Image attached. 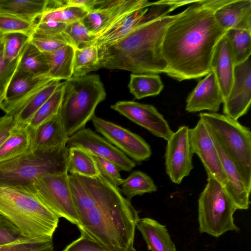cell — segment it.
Wrapping results in <instances>:
<instances>
[{
  "mask_svg": "<svg viewBox=\"0 0 251 251\" xmlns=\"http://www.w3.org/2000/svg\"><path fill=\"white\" fill-rule=\"evenodd\" d=\"M230 0H199L179 13L168 27L162 43L165 73L179 81L198 79L211 72L215 48L227 30L214 12Z\"/></svg>",
  "mask_w": 251,
  "mask_h": 251,
  "instance_id": "6da1fadb",
  "label": "cell"
},
{
  "mask_svg": "<svg viewBox=\"0 0 251 251\" xmlns=\"http://www.w3.org/2000/svg\"><path fill=\"white\" fill-rule=\"evenodd\" d=\"M143 21L119 41L98 48L100 68L133 74L165 73L167 63L162 53L165 32L179 13L170 15L173 5L165 0L153 2Z\"/></svg>",
  "mask_w": 251,
  "mask_h": 251,
  "instance_id": "7a4b0ae2",
  "label": "cell"
},
{
  "mask_svg": "<svg viewBox=\"0 0 251 251\" xmlns=\"http://www.w3.org/2000/svg\"><path fill=\"white\" fill-rule=\"evenodd\" d=\"M139 213L122 194L89 210L80 218V235L111 249L133 246Z\"/></svg>",
  "mask_w": 251,
  "mask_h": 251,
  "instance_id": "3957f363",
  "label": "cell"
},
{
  "mask_svg": "<svg viewBox=\"0 0 251 251\" xmlns=\"http://www.w3.org/2000/svg\"><path fill=\"white\" fill-rule=\"evenodd\" d=\"M0 215L27 238L52 239L58 218L28 187L0 185Z\"/></svg>",
  "mask_w": 251,
  "mask_h": 251,
  "instance_id": "277c9868",
  "label": "cell"
},
{
  "mask_svg": "<svg viewBox=\"0 0 251 251\" xmlns=\"http://www.w3.org/2000/svg\"><path fill=\"white\" fill-rule=\"evenodd\" d=\"M106 93L99 75H87L64 81L58 115L69 137L85 128L95 116L97 105L105 99Z\"/></svg>",
  "mask_w": 251,
  "mask_h": 251,
  "instance_id": "5b68a950",
  "label": "cell"
},
{
  "mask_svg": "<svg viewBox=\"0 0 251 251\" xmlns=\"http://www.w3.org/2000/svg\"><path fill=\"white\" fill-rule=\"evenodd\" d=\"M66 146L47 152L32 151L0 162V185L27 186L40 178L68 172Z\"/></svg>",
  "mask_w": 251,
  "mask_h": 251,
  "instance_id": "8992f818",
  "label": "cell"
},
{
  "mask_svg": "<svg viewBox=\"0 0 251 251\" xmlns=\"http://www.w3.org/2000/svg\"><path fill=\"white\" fill-rule=\"evenodd\" d=\"M209 132L233 161L251 190V132L237 120L217 113L199 114Z\"/></svg>",
  "mask_w": 251,
  "mask_h": 251,
  "instance_id": "52a82bcc",
  "label": "cell"
},
{
  "mask_svg": "<svg viewBox=\"0 0 251 251\" xmlns=\"http://www.w3.org/2000/svg\"><path fill=\"white\" fill-rule=\"evenodd\" d=\"M237 209L224 187L207 176V184L198 200L200 232L218 237L228 231H238L233 218Z\"/></svg>",
  "mask_w": 251,
  "mask_h": 251,
  "instance_id": "ba28073f",
  "label": "cell"
},
{
  "mask_svg": "<svg viewBox=\"0 0 251 251\" xmlns=\"http://www.w3.org/2000/svg\"><path fill=\"white\" fill-rule=\"evenodd\" d=\"M28 187L58 218H63L77 226L80 225L68 173L43 176Z\"/></svg>",
  "mask_w": 251,
  "mask_h": 251,
  "instance_id": "9c48e42d",
  "label": "cell"
},
{
  "mask_svg": "<svg viewBox=\"0 0 251 251\" xmlns=\"http://www.w3.org/2000/svg\"><path fill=\"white\" fill-rule=\"evenodd\" d=\"M69 184L79 219L89 210L122 194L100 174L95 177L69 175Z\"/></svg>",
  "mask_w": 251,
  "mask_h": 251,
  "instance_id": "30bf717a",
  "label": "cell"
},
{
  "mask_svg": "<svg viewBox=\"0 0 251 251\" xmlns=\"http://www.w3.org/2000/svg\"><path fill=\"white\" fill-rule=\"evenodd\" d=\"M91 120L97 131L134 162L141 163L151 157V147L140 136L95 115Z\"/></svg>",
  "mask_w": 251,
  "mask_h": 251,
  "instance_id": "8fae6325",
  "label": "cell"
},
{
  "mask_svg": "<svg viewBox=\"0 0 251 251\" xmlns=\"http://www.w3.org/2000/svg\"><path fill=\"white\" fill-rule=\"evenodd\" d=\"M153 3L147 0H98L95 7L81 22L97 36L123 16L134 10L149 7Z\"/></svg>",
  "mask_w": 251,
  "mask_h": 251,
  "instance_id": "7c38bea8",
  "label": "cell"
},
{
  "mask_svg": "<svg viewBox=\"0 0 251 251\" xmlns=\"http://www.w3.org/2000/svg\"><path fill=\"white\" fill-rule=\"evenodd\" d=\"M193 154L190 129L181 126L167 141L165 154L166 171L173 183L180 184L189 175L193 169Z\"/></svg>",
  "mask_w": 251,
  "mask_h": 251,
  "instance_id": "4fadbf2b",
  "label": "cell"
},
{
  "mask_svg": "<svg viewBox=\"0 0 251 251\" xmlns=\"http://www.w3.org/2000/svg\"><path fill=\"white\" fill-rule=\"evenodd\" d=\"M53 80L48 75L37 76L17 67L0 90V108L13 115L40 87Z\"/></svg>",
  "mask_w": 251,
  "mask_h": 251,
  "instance_id": "5bb4252c",
  "label": "cell"
},
{
  "mask_svg": "<svg viewBox=\"0 0 251 251\" xmlns=\"http://www.w3.org/2000/svg\"><path fill=\"white\" fill-rule=\"evenodd\" d=\"M66 146L79 148L93 156L110 161L121 171L129 172L136 165L135 162L90 128H83L70 136Z\"/></svg>",
  "mask_w": 251,
  "mask_h": 251,
  "instance_id": "9a60e30c",
  "label": "cell"
},
{
  "mask_svg": "<svg viewBox=\"0 0 251 251\" xmlns=\"http://www.w3.org/2000/svg\"><path fill=\"white\" fill-rule=\"evenodd\" d=\"M111 108L165 140L168 141L174 132L163 116L152 105L123 100L117 101Z\"/></svg>",
  "mask_w": 251,
  "mask_h": 251,
  "instance_id": "2e32d148",
  "label": "cell"
},
{
  "mask_svg": "<svg viewBox=\"0 0 251 251\" xmlns=\"http://www.w3.org/2000/svg\"><path fill=\"white\" fill-rule=\"evenodd\" d=\"M250 57L234 66L233 81L228 96L223 102L224 115L235 120L245 115L251 102Z\"/></svg>",
  "mask_w": 251,
  "mask_h": 251,
  "instance_id": "e0dca14e",
  "label": "cell"
},
{
  "mask_svg": "<svg viewBox=\"0 0 251 251\" xmlns=\"http://www.w3.org/2000/svg\"><path fill=\"white\" fill-rule=\"evenodd\" d=\"M190 138L194 153L201 160L207 176L217 180L224 187L226 179L214 141L203 122L200 119L190 129Z\"/></svg>",
  "mask_w": 251,
  "mask_h": 251,
  "instance_id": "ac0fdd59",
  "label": "cell"
},
{
  "mask_svg": "<svg viewBox=\"0 0 251 251\" xmlns=\"http://www.w3.org/2000/svg\"><path fill=\"white\" fill-rule=\"evenodd\" d=\"M223 98L214 73L210 72L199 81L186 99L188 112L208 110L216 113L223 103Z\"/></svg>",
  "mask_w": 251,
  "mask_h": 251,
  "instance_id": "d6986e66",
  "label": "cell"
},
{
  "mask_svg": "<svg viewBox=\"0 0 251 251\" xmlns=\"http://www.w3.org/2000/svg\"><path fill=\"white\" fill-rule=\"evenodd\" d=\"M210 134L218 152L226 177V182L224 188L237 209L247 210L250 203L251 191L233 161L215 138Z\"/></svg>",
  "mask_w": 251,
  "mask_h": 251,
  "instance_id": "ffe728a7",
  "label": "cell"
},
{
  "mask_svg": "<svg viewBox=\"0 0 251 251\" xmlns=\"http://www.w3.org/2000/svg\"><path fill=\"white\" fill-rule=\"evenodd\" d=\"M234 66L232 50L225 34L217 44L210 63L211 71L216 78L224 101L232 87Z\"/></svg>",
  "mask_w": 251,
  "mask_h": 251,
  "instance_id": "44dd1931",
  "label": "cell"
},
{
  "mask_svg": "<svg viewBox=\"0 0 251 251\" xmlns=\"http://www.w3.org/2000/svg\"><path fill=\"white\" fill-rule=\"evenodd\" d=\"M68 138L57 113L33 129V151L47 152L66 146Z\"/></svg>",
  "mask_w": 251,
  "mask_h": 251,
  "instance_id": "7402d4cb",
  "label": "cell"
},
{
  "mask_svg": "<svg viewBox=\"0 0 251 251\" xmlns=\"http://www.w3.org/2000/svg\"><path fill=\"white\" fill-rule=\"evenodd\" d=\"M218 24L229 29L251 30V0H230L214 12Z\"/></svg>",
  "mask_w": 251,
  "mask_h": 251,
  "instance_id": "603a6c76",
  "label": "cell"
},
{
  "mask_svg": "<svg viewBox=\"0 0 251 251\" xmlns=\"http://www.w3.org/2000/svg\"><path fill=\"white\" fill-rule=\"evenodd\" d=\"M33 129L28 124L16 123L8 137L0 147V162L33 151Z\"/></svg>",
  "mask_w": 251,
  "mask_h": 251,
  "instance_id": "cb8c5ba5",
  "label": "cell"
},
{
  "mask_svg": "<svg viewBox=\"0 0 251 251\" xmlns=\"http://www.w3.org/2000/svg\"><path fill=\"white\" fill-rule=\"evenodd\" d=\"M149 7L134 10L121 17L97 36V48L112 44L125 37L144 19Z\"/></svg>",
  "mask_w": 251,
  "mask_h": 251,
  "instance_id": "d4e9b609",
  "label": "cell"
},
{
  "mask_svg": "<svg viewBox=\"0 0 251 251\" xmlns=\"http://www.w3.org/2000/svg\"><path fill=\"white\" fill-rule=\"evenodd\" d=\"M136 227L141 232L149 250L176 251L166 226L150 218L139 219Z\"/></svg>",
  "mask_w": 251,
  "mask_h": 251,
  "instance_id": "484cf974",
  "label": "cell"
},
{
  "mask_svg": "<svg viewBox=\"0 0 251 251\" xmlns=\"http://www.w3.org/2000/svg\"><path fill=\"white\" fill-rule=\"evenodd\" d=\"M74 52V48L67 45L54 51L44 53L49 68L48 76L59 81L71 78Z\"/></svg>",
  "mask_w": 251,
  "mask_h": 251,
  "instance_id": "4316f807",
  "label": "cell"
},
{
  "mask_svg": "<svg viewBox=\"0 0 251 251\" xmlns=\"http://www.w3.org/2000/svg\"><path fill=\"white\" fill-rule=\"evenodd\" d=\"M87 13L82 7L66 4L65 0H48L46 9L38 23L55 22L68 25L81 21Z\"/></svg>",
  "mask_w": 251,
  "mask_h": 251,
  "instance_id": "83f0119b",
  "label": "cell"
},
{
  "mask_svg": "<svg viewBox=\"0 0 251 251\" xmlns=\"http://www.w3.org/2000/svg\"><path fill=\"white\" fill-rule=\"evenodd\" d=\"M60 83L52 80L38 89L13 115L16 123L28 124L39 108L48 100Z\"/></svg>",
  "mask_w": 251,
  "mask_h": 251,
  "instance_id": "f1b7e54d",
  "label": "cell"
},
{
  "mask_svg": "<svg viewBox=\"0 0 251 251\" xmlns=\"http://www.w3.org/2000/svg\"><path fill=\"white\" fill-rule=\"evenodd\" d=\"M48 0H0V12L35 22L46 9Z\"/></svg>",
  "mask_w": 251,
  "mask_h": 251,
  "instance_id": "f546056e",
  "label": "cell"
},
{
  "mask_svg": "<svg viewBox=\"0 0 251 251\" xmlns=\"http://www.w3.org/2000/svg\"><path fill=\"white\" fill-rule=\"evenodd\" d=\"M68 149V172L70 175L95 177L100 173L93 155L77 147Z\"/></svg>",
  "mask_w": 251,
  "mask_h": 251,
  "instance_id": "4dcf8cb0",
  "label": "cell"
},
{
  "mask_svg": "<svg viewBox=\"0 0 251 251\" xmlns=\"http://www.w3.org/2000/svg\"><path fill=\"white\" fill-rule=\"evenodd\" d=\"M130 92L137 99L158 95L164 88L157 74H131L128 85Z\"/></svg>",
  "mask_w": 251,
  "mask_h": 251,
  "instance_id": "1f68e13d",
  "label": "cell"
},
{
  "mask_svg": "<svg viewBox=\"0 0 251 251\" xmlns=\"http://www.w3.org/2000/svg\"><path fill=\"white\" fill-rule=\"evenodd\" d=\"M18 68L37 76H48L49 68L44 53L30 42L21 55Z\"/></svg>",
  "mask_w": 251,
  "mask_h": 251,
  "instance_id": "d6a6232c",
  "label": "cell"
},
{
  "mask_svg": "<svg viewBox=\"0 0 251 251\" xmlns=\"http://www.w3.org/2000/svg\"><path fill=\"white\" fill-rule=\"evenodd\" d=\"M120 191L130 201L137 195L156 192L157 188L153 180L146 173L135 171L124 179Z\"/></svg>",
  "mask_w": 251,
  "mask_h": 251,
  "instance_id": "836d02e7",
  "label": "cell"
},
{
  "mask_svg": "<svg viewBox=\"0 0 251 251\" xmlns=\"http://www.w3.org/2000/svg\"><path fill=\"white\" fill-rule=\"evenodd\" d=\"M100 68L98 50L93 45L75 49L72 77H80Z\"/></svg>",
  "mask_w": 251,
  "mask_h": 251,
  "instance_id": "e575fe53",
  "label": "cell"
},
{
  "mask_svg": "<svg viewBox=\"0 0 251 251\" xmlns=\"http://www.w3.org/2000/svg\"><path fill=\"white\" fill-rule=\"evenodd\" d=\"M226 35L232 50L235 65L241 63L251 54V30L229 29Z\"/></svg>",
  "mask_w": 251,
  "mask_h": 251,
  "instance_id": "d590c367",
  "label": "cell"
},
{
  "mask_svg": "<svg viewBox=\"0 0 251 251\" xmlns=\"http://www.w3.org/2000/svg\"><path fill=\"white\" fill-rule=\"evenodd\" d=\"M63 86L64 81L60 82L52 95L33 115L28 123L32 129H35L58 113L62 101Z\"/></svg>",
  "mask_w": 251,
  "mask_h": 251,
  "instance_id": "8d00e7d4",
  "label": "cell"
},
{
  "mask_svg": "<svg viewBox=\"0 0 251 251\" xmlns=\"http://www.w3.org/2000/svg\"><path fill=\"white\" fill-rule=\"evenodd\" d=\"M69 45L75 49H80L95 44L97 36L92 33L81 21L67 25L63 32Z\"/></svg>",
  "mask_w": 251,
  "mask_h": 251,
  "instance_id": "74e56055",
  "label": "cell"
},
{
  "mask_svg": "<svg viewBox=\"0 0 251 251\" xmlns=\"http://www.w3.org/2000/svg\"><path fill=\"white\" fill-rule=\"evenodd\" d=\"M30 41V35L20 32L3 34V55L9 61L19 58L26 45Z\"/></svg>",
  "mask_w": 251,
  "mask_h": 251,
  "instance_id": "f35d334b",
  "label": "cell"
},
{
  "mask_svg": "<svg viewBox=\"0 0 251 251\" xmlns=\"http://www.w3.org/2000/svg\"><path fill=\"white\" fill-rule=\"evenodd\" d=\"M35 23L18 16L0 12V32H20L30 35Z\"/></svg>",
  "mask_w": 251,
  "mask_h": 251,
  "instance_id": "ab89813d",
  "label": "cell"
},
{
  "mask_svg": "<svg viewBox=\"0 0 251 251\" xmlns=\"http://www.w3.org/2000/svg\"><path fill=\"white\" fill-rule=\"evenodd\" d=\"M29 42L43 53L52 52L69 45L63 33L46 34L34 30L30 35Z\"/></svg>",
  "mask_w": 251,
  "mask_h": 251,
  "instance_id": "60d3db41",
  "label": "cell"
},
{
  "mask_svg": "<svg viewBox=\"0 0 251 251\" xmlns=\"http://www.w3.org/2000/svg\"><path fill=\"white\" fill-rule=\"evenodd\" d=\"M52 239L33 240L23 237L13 242L0 245V251H53Z\"/></svg>",
  "mask_w": 251,
  "mask_h": 251,
  "instance_id": "b9f144b4",
  "label": "cell"
},
{
  "mask_svg": "<svg viewBox=\"0 0 251 251\" xmlns=\"http://www.w3.org/2000/svg\"><path fill=\"white\" fill-rule=\"evenodd\" d=\"M63 251H137L134 246L129 249L121 251L111 249L98 244L85 236L80 235V237L68 246Z\"/></svg>",
  "mask_w": 251,
  "mask_h": 251,
  "instance_id": "7bdbcfd3",
  "label": "cell"
},
{
  "mask_svg": "<svg viewBox=\"0 0 251 251\" xmlns=\"http://www.w3.org/2000/svg\"><path fill=\"white\" fill-rule=\"evenodd\" d=\"M93 157L100 174L116 187L121 186L124 179L118 167L110 161L96 156Z\"/></svg>",
  "mask_w": 251,
  "mask_h": 251,
  "instance_id": "ee69618b",
  "label": "cell"
},
{
  "mask_svg": "<svg viewBox=\"0 0 251 251\" xmlns=\"http://www.w3.org/2000/svg\"><path fill=\"white\" fill-rule=\"evenodd\" d=\"M23 237L14 225L0 215V245L13 242Z\"/></svg>",
  "mask_w": 251,
  "mask_h": 251,
  "instance_id": "f6af8a7d",
  "label": "cell"
},
{
  "mask_svg": "<svg viewBox=\"0 0 251 251\" xmlns=\"http://www.w3.org/2000/svg\"><path fill=\"white\" fill-rule=\"evenodd\" d=\"M20 58V57L14 61H9L3 56V54L0 56V90L7 83L16 71L19 64Z\"/></svg>",
  "mask_w": 251,
  "mask_h": 251,
  "instance_id": "bcb514c9",
  "label": "cell"
},
{
  "mask_svg": "<svg viewBox=\"0 0 251 251\" xmlns=\"http://www.w3.org/2000/svg\"><path fill=\"white\" fill-rule=\"evenodd\" d=\"M66 25L65 24L55 22H37L33 30L46 34H59L63 33Z\"/></svg>",
  "mask_w": 251,
  "mask_h": 251,
  "instance_id": "7dc6e473",
  "label": "cell"
},
{
  "mask_svg": "<svg viewBox=\"0 0 251 251\" xmlns=\"http://www.w3.org/2000/svg\"><path fill=\"white\" fill-rule=\"evenodd\" d=\"M16 123L12 115L6 114L0 117V147L10 135Z\"/></svg>",
  "mask_w": 251,
  "mask_h": 251,
  "instance_id": "c3c4849f",
  "label": "cell"
},
{
  "mask_svg": "<svg viewBox=\"0 0 251 251\" xmlns=\"http://www.w3.org/2000/svg\"><path fill=\"white\" fill-rule=\"evenodd\" d=\"M98 0H66V4L84 8L88 12L96 5Z\"/></svg>",
  "mask_w": 251,
  "mask_h": 251,
  "instance_id": "681fc988",
  "label": "cell"
},
{
  "mask_svg": "<svg viewBox=\"0 0 251 251\" xmlns=\"http://www.w3.org/2000/svg\"><path fill=\"white\" fill-rule=\"evenodd\" d=\"M199 0H166V1L173 5L174 10L186 4H191L198 1Z\"/></svg>",
  "mask_w": 251,
  "mask_h": 251,
  "instance_id": "f907efd6",
  "label": "cell"
},
{
  "mask_svg": "<svg viewBox=\"0 0 251 251\" xmlns=\"http://www.w3.org/2000/svg\"><path fill=\"white\" fill-rule=\"evenodd\" d=\"M3 49L2 36L0 38V57L2 54Z\"/></svg>",
  "mask_w": 251,
  "mask_h": 251,
  "instance_id": "816d5d0a",
  "label": "cell"
},
{
  "mask_svg": "<svg viewBox=\"0 0 251 251\" xmlns=\"http://www.w3.org/2000/svg\"><path fill=\"white\" fill-rule=\"evenodd\" d=\"M2 34L0 32V38L2 36Z\"/></svg>",
  "mask_w": 251,
  "mask_h": 251,
  "instance_id": "f5cc1de1",
  "label": "cell"
}]
</instances>
